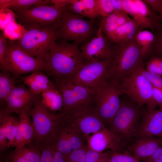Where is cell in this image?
Segmentation results:
<instances>
[{"label": "cell", "mask_w": 162, "mask_h": 162, "mask_svg": "<svg viewBox=\"0 0 162 162\" xmlns=\"http://www.w3.org/2000/svg\"><path fill=\"white\" fill-rule=\"evenodd\" d=\"M44 62L49 68L46 73L53 81L70 79L86 63L78 45L60 40L56 41Z\"/></svg>", "instance_id": "6da1fadb"}, {"label": "cell", "mask_w": 162, "mask_h": 162, "mask_svg": "<svg viewBox=\"0 0 162 162\" xmlns=\"http://www.w3.org/2000/svg\"><path fill=\"white\" fill-rule=\"evenodd\" d=\"M54 82L63 98L62 109L59 114L69 118L94 111L95 93L94 90L76 84L69 79Z\"/></svg>", "instance_id": "7a4b0ae2"}, {"label": "cell", "mask_w": 162, "mask_h": 162, "mask_svg": "<svg viewBox=\"0 0 162 162\" xmlns=\"http://www.w3.org/2000/svg\"><path fill=\"white\" fill-rule=\"evenodd\" d=\"M94 20H86L83 16L68 9L56 29V41H72L78 46L88 42L98 29L96 28Z\"/></svg>", "instance_id": "3957f363"}, {"label": "cell", "mask_w": 162, "mask_h": 162, "mask_svg": "<svg viewBox=\"0 0 162 162\" xmlns=\"http://www.w3.org/2000/svg\"><path fill=\"white\" fill-rule=\"evenodd\" d=\"M68 7L39 4L21 10H12L17 21L27 30L42 27L56 29Z\"/></svg>", "instance_id": "277c9868"}, {"label": "cell", "mask_w": 162, "mask_h": 162, "mask_svg": "<svg viewBox=\"0 0 162 162\" xmlns=\"http://www.w3.org/2000/svg\"><path fill=\"white\" fill-rule=\"evenodd\" d=\"M121 100L120 107L109 124L108 128L124 142L136 138L140 122L145 111L128 96Z\"/></svg>", "instance_id": "5b68a950"}, {"label": "cell", "mask_w": 162, "mask_h": 162, "mask_svg": "<svg viewBox=\"0 0 162 162\" xmlns=\"http://www.w3.org/2000/svg\"><path fill=\"white\" fill-rule=\"evenodd\" d=\"M114 56L110 67V78L121 81L143 63L140 46L135 38L125 44L115 45Z\"/></svg>", "instance_id": "8992f818"}, {"label": "cell", "mask_w": 162, "mask_h": 162, "mask_svg": "<svg viewBox=\"0 0 162 162\" xmlns=\"http://www.w3.org/2000/svg\"><path fill=\"white\" fill-rule=\"evenodd\" d=\"M56 38V29L42 27L27 30L21 39L13 42L30 55L44 62L55 44Z\"/></svg>", "instance_id": "52a82bcc"}, {"label": "cell", "mask_w": 162, "mask_h": 162, "mask_svg": "<svg viewBox=\"0 0 162 162\" xmlns=\"http://www.w3.org/2000/svg\"><path fill=\"white\" fill-rule=\"evenodd\" d=\"M94 112L104 125H108L118 110L122 95L120 82L110 78L95 91Z\"/></svg>", "instance_id": "ba28073f"}, {"label": "cell", "mask_w": 162, "mask_h": 162, "mask_svg": "<svg viewBox=\"0 0 162 162\" xmlns=\"http://www.w3.org/2000/svg\"><path fill=\"white\" fill-rule=\"evenodd\" d=\"M35 133L34 144L40 149L52 143L53 132L60 119L58 113L52 112L41 102L40 99L34 104L29 112Z\"/></svg>", "instance_id": "9c48e42d"}, {"label": "cell", "mask_w": 162, "mask_h": 162, "mask_svg": "<svg viewBox=\"0 0 162 162\" xmlns=\"http://www.w3.org/2000/svg\"><path fill=\"white\" fill-rule=\"evenodd\" d=\"M48 70L45 62L30 55L17 46L13 41H8L7 72L17 78L36 71L46 73Z\"/></svg>", "instance_id": "30bf717a"}, {"label": "cell", "mask_w": 162, "mask_h": 162, "mask_svg": "<svg viewBox=\"0 0 162 162\" xmlns=\"http://www.w3.org/2000/svg\"><path fill=\"white\" fill-rule=\"evenodd\" d=\"M120 82L122 95H127L140 106L146 105L148 110L155 109L157 106L153 97V86L137 68Z\"/></svg>", "instance_id": "8fae6325"}, {"label": "cell", "mask_w": 162, "mask_h": 162, "mask_svg": "<svg viewBox=\"0 0 162 162\" xmlns=\"http://www.w3.org/2000/svg\"><path fill=\"white\" fill-rule=\"evenodd\" d=\"M60 115V120L52 138L56 148L66 156L73 151L87 147L84 136L69 120Z\"/></svg>", "instance_id": "7c38bea8"}, {"label": "cell", "mask_w": 162, "mask_h": 162, "mask_svg": "<svg viewBox=\"0 0 162 162\" xmlns=\"http://www.w3.org/2000/svg\"><path fill=\"white\" fill-rule=\"evenodd\" d=\"M111 60L102 59L86 62L71 77L74 83L95 91L110 79V67Z\"/></svg>", "instance_id": "4fadbf2b"}, {"label": "cell", "mask_w": 162, "mask_h": 162, "mask_svg": "<svg viewBox=\"0 0 162 162\" xmlns=\"http://www.w3.org/2000/svg\"><path fill=\"white\" fill-rule=\"evenodd\" d=\"M105 36L100 22L95 36L88 42L81 45L80 49L86 62H92L102 59L112 60L115 53V46Z\"/></svg>", "instance_id": "5bb4252c"}, {"label": "cell", "mask_w": 162, "mask_h": 162, "mask_svg": "<svg viewBox=\"0 0 162 162\" xmlns=\"http://www.w3.org/2000/svg\"><path fill=\"white\" fill-rule=\"evenodd\" d=\"M40 99V95L34 94L24 86H16L6 100V107L1 109L0 112L6 114L29 113L35 103Z\"/></svg>", "instance_id": "9a60e30c"}, {"label": "cell", "mask_w": 162, "mask_h": 162, "mask_svg": "<svg viewBox=\"0 0 162 162\" xmlns=\"http://www.w3.org/2000/svg\"><path fill=\"white\" fill-rule=\"evenodd\" d=\"M87 141L88 148L97 152L110 149L112 152L122 153L124 149V142L106 127L90 136Z\"/></svg>", "instance_id": "2e32d148"}, {"label": "cell", "mask_w": 162, "mask_h": 162, "mask_svg": "<svg viewBox=\"0 0 162 162\" xmlns=\"http://www.w3.org/2000/svg\"><path fill=\"white\" fill-rule=\"evenodd\" d=\"M146 137L162 138V110H148L143 113L135 138Z\"/></svg>", "instance_id": "e0dca14e"}, {"label": "cell", "mask_w": 162, "mask_h": 162, "mask_svg": "<svg viewBox=\"0 0 162 162\" xmlns=\"http://www.w3.org/2000/svg\"><path fill=\"white\" fill-rule=\"evenodd\" d=\"M65 118L72 123L87 140L90 136L106 127L94 111L90 112L70 118Z\"/></svg>", "instance_id": "ac0fdd59"}, {"label": "cell", "mask_w": 162, "mask_h": 162, "mask_svg": "<svg viewBox=\"0 0 162 162\" xmlns=\"http://www.w3.org/2000/svg\"><path fill=\"white\" fill-rule=\"evenodd\" d=\"M162 146V138L146 137L136 139L130 149L137 160L145 161Z\"/></svg>", "instance_id": "d6986e66"}, {"label": "cell", "mask_w": 162, "mask_h": 162, "mask_svg": "<svg viewBox=\"0 0 162 162\" xmlns=\"http://www.w3.org/2000/svg\"><path fill=\"white\" fill-rule=\"evenodd\" d=\"M140 30V26L131 19L124 24L119 26L114 32L106 37L112 44L119 45L134 39Z\"/></svg>", "instance_id": "ffe728a7"}, {"label": "cell", "mask_w": 162, "mask_h": 162, "mask_svg": "<svg viewBox=\"0 0 162 162\" xmlns=\"http://www.w3.org/2000/svg\"><path fill=\"white\" fill-rule=\"evenodd\" d=\"M20 78L30 90L37 95H40L46 89L56 86L54 82L42 71H34L27 76H21Z\"/></svg>", "instance_id": "44dd1931"}, {"label": "cell", "mask_w": 162, "mask_h": 162, "mask_svg": "<svg viewBox=\"0 0 162 162\" xmlns=\"http://www.w3.org/2000/svg\"><path fill=\"white\" fill-rule=\"evenodd\" d=\"M16 148L8 154L10 162H40L41 151L35 145L31 144Z\"/></svg>", "instance_id": "7402d4cb"}, {"label": "cell", "mask_w": 162, "mask_h": 162, "mask_svg": "<svg viewBox=\"0 0 162 162\" xmlns=\"http://www.w3.org/2000/svg\"><path fill=\"white\" fill-rule=\"evenodd\" d=\"M68 10L73 13L90 20L100 16L98 11L95 0H69Z\"/></svg>", "instance_id": "603a6c76"}, {"label": "cell", "mask_w": 162, "mask_h": 162, "mask_svg": "<svg viewBox=\"0 0 162 162\" xmlns=\"http://www.w3.org/2000/svg\"><path fill=\"white\" fill-rule=\"evenodd\" d=\"M40 99L42 103L52 112L59 113L61 111L63 98L56 86L42 92L40 94Z\"/></svg>", "instance_id": "cb8c5ba5"}, {"label": "cell", "mask_w": 162, "mask_h": 162, "mask_svg": "<svg viewBox=\"0 0 162 162\" xmlns=\"http://www.w3.org/2000/svg\"><path fill=\"white\" fill-rule=\"evenodd\" d=\"M122 4L124 10L132 16L140 26L141 30L148 28L154 33L156 29L154 23L140 12L133 0H122Z\"/></svg>", "instance_id": "d4e9b609"}, {"label": "cell", "mask_w": 162, "mask_h": 162, "mask_svg": "<svg viewBox=\"0 0 162 162\" xmlns=\"http://www.w3.org/2000/svg\"><path fill=\"white\" fill-rule=\"evenodd\" d=\"M135 39L140 46L143 60L148 58L152 52V45L154 39V34L148 30H140L136 35Z\"/></svg>", "instance_id": "484cf974"}, {"label": "cell", "mask_w": 162, "mask_h": 162, "mask_svg": "<svg viewBox=\"0 0 162 162\" xmlns=\"http://www.w3.org/2000/svg\"><path fill=\"white\" fill-rule=\"evenodd\" d=\"M19 126L24 139V146L29 145L34 142L35 137L34 128L28 112L19 114Z\"/></svg>", "instance_id": "4316f807"}, {"label": "cell", "mask_w": 162, "mask_h": 162, "mask_svg": "<svg viewBox=\"0 0 162 162\" xmlns=\"http://www.w3.org/2000/svg\"><path fill=\"white\" fill-rule=\"evenodd\" d=\"M10 73L1 71L0 73V104L5 103L12 90L16 86V79Z\"/></svg>", "instance_id": "83f0119b"}, {"label": "cell", "mask_w": 162, "mask_h": 162, "mask_svg": "<svg viewBox=\"0 0 162 162\" xmlns=\"http://www.w3.org/2000/svg\"><path fill=\"white\" fill-rule=\"evenodd\" d=\"M50 0H11L10 2L0 7V10L6 9L21 10L39 4H50Z\"/></svg>", "instance_id": "f1b7e54d"}, {"label": "cell", "mask_w": 162, "mask_h": 162, "mask_svg": "<svg viewBox=\"0 0 162 162\" xmlns=\"http://www.w3.org/2000/svg\"><path fill=\"white\" fill-rule=\"evenodd\" d=\"M0 118H2L5 123L6 135L9 147H12L19 124V119L11 114H5L0 112Z\"/></svg>", "instance_id": "f546056e"}, {"label": "cell", "mask_w": 162, "mask_h": 162, "mask_svg": "<svg viewBox=\"0 0 162 162\" xmlns=\"http://www.w3.org/2000/svg\"><path fill=\"white\" fill-rule=\"evenodd\" d=\"M140 12L145 16L151 20L156 26V30L160 29L162 25L160 16L154 11L143 0H133Z\"/></svg>", "instance_id": "4dcf8cb0"}, {"label": "cell", "mask_w": 162, "mask_h": 162, "mask_svg": "<svg viewBox=\"0 0 162 162\" xmlns=\"http://www.w3.org/2000/svg\"><path fill=\"white\" fill-rule=\"evenodd\" d=\"M146 64V70L162 76V57L151 56Z\"/></svg>", "instance_id": "1f68e13d"}, {"label": "cell", "mask_w": 162, "mask_h": 162, "mask_svg": "<svg viewBox=\"0 0 162 162\" xmlns=\"http://www.w3.org/2000/svg\"><path fill=\"white\" fill-rule=\"evenodd\" d=\"M137 69L150 82L153 86L162 90V76L146 70L143 63L139 65Z\"/></svg>", "instance_id": "d6a6232c"}, {"label": "cell", "mask_w": 162, "mask_h": 162, "mask_svg": "<svg viewBox=\"0 0 162 162\" xmlns=\"http://www.w3.org/2000/svg\"><path fill=\"white\" fill-rule=\"evenodd\" d=\"M111 151L98 152L88 148L86 162H109Z\"/></svg>", "instance_id": "836d02e7"}, {"label": "cell", "mask_w": 162, "mask_h": 162, "mask_svg": "<svg viewBox=\"0 0 162 162\" xmlns=\"http://www.w3.org/2000/svg\"><path fill=\"white\" fill-rule=\"evenodd\" d=\"M8 40L2 34L0 35V68L2 72H7Z\"/></svg>", "instance_id": "e575fe53"}, {"label": "cell", "mask_w": 162, "mask_h": 162, "mask_svg": "<svg viewBox=\"0 0 162 162\" xmlns=\"http://www.w3.org/2000/svg\"><path fill=\"white\" fill-rule=\"evenodd\" d=\"M95 1L100 16L106 17L114 11L111 0H95Z\"/></svg>", "instance_id": "d590c367"}, {"label": "cell", "mask_w": 162, "mask_h": 162, "mask_svg": "<svg viewBox=\"0 0 162 162\" xmlns=\"http://www.w3.org/2000/svg\"><path fill=\"white\" fill-rule=\"evenodd\" d=\"M87 147L75 150L65 156L66 162H86Z\"/></svg>", "instance_id": "8d00e7d4"}, {"label": "cell", "mask_w": 162, "mask_h": 162, "mask_svg": "<svg viewBox=\"0 0 162 162\" xmlns=\"http://www.w3.org/2000/svg\"><path fill=\"white\" fill-rule=\"evenodd\" d=\"M156 31L153 33L154 39L152 45L151 56L155 53L158 54V56L162 57V26L160 29L156 30Z\"/></svg>", "instance_id": "74e56055"}, {"label": "cell", "mask_w": 162, "mask_h": 162, "mask_svg": "<svg viewBox=\"0 0 162 162\" xmlns=\"http://www.w3.org/2000/svg\"><path fill=\"white\" fill-rule=\"evenodd\" d=\"M54 146L52 143L46 144L40 149V162H53Z\"/></svg>", "instance_id": "f35d334b"}, {"label": "cell", "mask_w": 162, "mask_h": 162, "mask_svg": "<svg viewBox=\"0 0 162 162\" xmlns=\"http://www.w3.org/2000/svg\"><path fill=\"white\" fill-rule=\"evenodd\" d=\"M136 160L133 155L111 152L109 162H134Z\"/></svg>", "instance_id": "ab89813d"}, {"label": "cell", "mask_w": 162, "mask_h": 162, "mask_svg": "<svg viewBox=\"0 0 162 162\" xmlns=\"http://www.w3.org/2000/svg\"><path fill=\"white\" fill-rule=\"evenodd\" d=\"M5 128V123L4 119L0 118V150L1 152L9 148Z\"/></svg>", "instance_id": "60d3db41"}, {"label": "cell", "mask_w": 162, "mask_h": 162, "mask_svg": "<svg viewBox=\"0 0 162 162\" xmlns=\"http://www.w3.org/2000/svg\"><path fill=\"white\" fill-rule=\"evenodd\" d=\"M156 13H160L162 8V0H143Z\"/></svg>", "instance_id": "b9f144b4"}, {"label": "cell", "mask_w": 162, "mask_h": 162, "mask_svg": "<svg viewBox=\"0 0 162 162\" xmlns=\"http://www.w3.org/2000/svg\"><path fill=\"white\" fill-rule=\"evenodd\" d=\"M152 94L154 100L160 109L162 110V90L153 86Z\"/></svg>", "instance_id": "7bdbcfd3"}, {"label": "cell", "mask_w": 162, "mask_h": 162, "mask_svg": "<svg viewBox=\"0 0 162 162\" xmlns=\"http://www.w3.org/2000/svg\"><path fill=\"white\" fill-rule=\"evenodd\" d=\"M122 12L114 11L107 16L102 17L101 21L103 24L115 23Z\"/></svg>", "instance_id": "ee69618b"}, {"label": "cell", "mask_w": 162, "mask_h": 162, "mask_svg": "<svg viewBox=\"0 0 162 162\" xmlns=\"http://www.w3.org/2000/svg\"><path fill=\"white\" fill-rule=\"evenodd\" d=\"M102 24V28L104 34L106 36L114 32L119 26L116 23Z\"/></svg>", "instance_id": "f6af8a7d"}, {"label": "cell", "mask_w": 162, "mask_h": 162, "mask_svg": "<svg viewBox=\"0 0 162 162\" xmlns=\"http://www.w3.org/2000/svg\"><path fill=\"white\" fill-rule=\"evenodd\" d=\"M145 162H162V146L159 148Z\"/></svg>", "instance_id": "bcb514c9"}, {"label": "cell", "mask_w": 162, "mask_h": 162, "mask_svg": "<svg viewBox=\"0 0 162 162\" xmlns=\"http://www.w3.org/2000/svg\"><path fill=\"white\" fill-rule=\"evenodd\" d=\"M53 162H66L65 156L55 147L53 152Z\"/></svg>", "instance_id": "7dc6e473"}, {"label": "cell", "mask_w": 162, "mask_h": 162, "mask_svg": "<svg viewBox=\"0 0 162 162\" xmlns=\"http://www.w3.org/2000/svg\"><path fill=\"white\" fill-rule=\"evenodd\" d=\"M128 15L125 11H123L115 23L119 26L124 24L131 19L130 18Z\"/></svg>", "instance_id": "c3c4849f"}, {"label": "cell", "mask_w": 162, "mask_h": 162, "mask_svg": "<svg viewBox=\"0 0 162 162\" xmlns=\"http://www.w3.org/2000/svg\"><path fill=\"white\" fill-rule=\"evenodd\" d=\"M114 8V11L122 12L123 10L122 0H111Z\"/></svg>", "instance_id": "681fc988"}, {"label": "cell", "mask_w": 162, "mask_h": 162, "mask_svg": "<svg viewBox=\"0 0 162 162\" xmlns=\"http://www.w3.org/2000/svg\"><path fill=\"white\" fill-rule=\"evenodd\" d=\"M51 4L62 7H69V0H52Z\"/></svg>", "instance_id": "f907efd6"}, {"label": "cell", "mask_w": 162, "mask_h": 162, "mask_svg": "<svg viewBox=\"0 0 162 162\" xmlns=\"http://www.w3.org/2000/svg\"><path fill=\"white\" fill-rule=\"evenodd\" d=\"M11 0H0V7L10 2Z\"/></svg>", "instance_id": "816d5d0a"}, {"label": "cell", "mask_w": 162, "mask_h": 162, "mask_svg": "<svg viewBox=\"0 0 162 162\" xmlns=\"http://www.w3.org/2000/svg\"><path fill=\"white\" fill-rule=\"evenodd\" d=\"M159 15L160 16L161 20H162V8L161 11Z\"/></svg>", "instance_id": "f5cc1de1"}, {"label": "cell", "mask_w": 162, "mask_h": 162, "mask_svg": "<svg viewBox=\"0 0 162 162\" xmlns=\"http://www.w3.org/2000/svg\"><path fill=\"white\" fill-rule=\"evenodd\" d=\"M134 162H139V161H138V160H136Z\"/></svg>", "instance_id": "db71d44e"}]
</instances>
